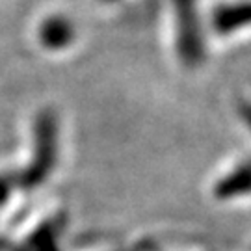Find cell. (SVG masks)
I'll use <instances>...</instances> for the list:
<instances>
[{
	"mask_svg": "<svg viewBox=\"0 0 251 251\" xmlns=\"http://www.w3.org/2000/svg\"><path fill=\"white\" fill-rule=\"evenodd\" d=\"M73 26L69 19L62 17V15H54L49 17L41 26V37L49 45H60V43H67L71 39Z\"/></svg>",
	"mask_w": 251,
	"mask_h": 251,
	"instance_id": "6da1fadb",
	"label": "cell"
},
{
	"mask_svg": "<svg viewBox=\"0 0 251 251\" xmlns=\"http://www.w3.org/2000/svg\"><path fill=\"white\" fill-rule=\"evenodd\" d=\"M218 23L224 28L242 26L246 23H251V4L240 6V8H225L218 15Z\"/></svg>",
	"mask_w": 251,
	"mask_h": 251,
	"instance_id": "7a4b0ae2",
	"label": "cell"
}]
</instances>
